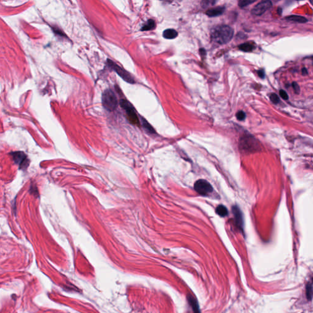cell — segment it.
Instances as JSON below:
<instances>
[{
  "instance_id": "1",
  "label": "cell",
  "mask_w": 313,
  "mask_h": 313,
  "mask_svg": "<svg viewBox=\"0 0 313 313\" xmlns=\"http://www.w3.org/2000/svg\"><path fill=\"white\" fill-rule=\"evenodd\" d=\"M234 36V30L229 26L221 25L214 27L210 32L212 40L215 43L223 45L229 42Z\"/></svg>"
},
{
  "instance_id": "2",
  "label": "cell",
  "mask_w": 313,
  "mask_h": 313,
  "mask_svg": "<svg viewBox=\"0 0 313 313\" xmlns=\"http://www.w3.org/2000/svg\"><path fill=\"white\" fill-rule=\"evenodd\" d=\"M102 104L108 111H115L118 105V99L115 92L111 89H107L102 95Z\"/></svg>"
},
{
  "instance_id": "3",
  "label": "cell",
  "mask_w": 313,
  "mask_h": 313,
  "mask_svg": "<svg viewBox=\"0 0 313 313\" xmlns=\"http://www.w3.org/2000/svg\"><path fill=\"white\" fill-rule=\"evenodd\" d=\"M120 105L126 111L127 119H128L130 123L133 125L139 126L140 120L138 118V116L136 113L134 107L129 102L126 100L122 99L120 101Z\"/></svg>"
},
{
  "instance_id": "4",
  "label": "cell",
  "mask_w": 313,
  "mask_h": 313,
  "mask_svg": "<svg viewBox=\"0 0 313 313\" xmlns=\"http://www.w3.org/2000/svg\"><path fill=\"white\" fill-rule=\"evenodd\" d=\"M108 66L111 69L114 70L115 72L118 74V75L120 76L124 80H125L126 82L130 83V84H133L135 83V80L132 76L130 74L127 70L120 67L119 65L117 64L116 63H114L111 60L108 59Z\"/></svg>"
},
{
  "instance_id": "5",
  "label": "cell",
  "mask_w": 313,
  "mask_h": 313,
  "mask_svg": "<svg viewBox=\"0 0 313 313\" xmlns=\"http://www.w3.org/2000/svg\"><path fill=\"white\" fill-rule=\"evenodd\" d=\"M195 191L202 196H207L213 192V187L208 181L205 179L198 180L194 185Z\"/></svg>"
},
{
  "instance_id": "6",
  "label": "cell",
  "mask_w": 313,
  "mask_h": 313,
  "mask_svg": "<svg viewBox=\"0 0 313 313\" xmlns=\"http://www.w3.org/2000/svg\"><path fill=\"white\" fill-rule=\"evenodd\" d=\"M12 159L20 169H26L29 165V160L26 154L22 152H14L11 154Z\"/></svg>"
},
{
  "instance_id": "7",
  "label": "cell",
  "mask_w": 313,
  "mask_h": 313,
  "mask_svg": "<svg viewBox=\"0 0 313 313\" xmlns=\"http://www.w3.org/2000/svg\"><path fill=\"white\" fill-rule=\"evenodd\" d=\"M272 6V3L270 1H264L258 3L254 8L252 9L251 13L253 15L256 16H260L264 14L268 9H269Z\"/></svg>"
},
{
  "instance_id": "8",
  "label": "cell",
  "mask_w": 313,
  "mask_h": 313,
  "mask_svg": "<svg viewBox=\"0 0 313 313\" xmlns=\"http://www.w3.org/2000/svg\"><path fill=\"white\" fill-rule=\"evenodd\" d=\"M232 213L235 218V223L236 225L240 228H243V216L242 212H241L239 207L235 205L232 207Z\"/></svg>"
},
{
  "instance_id": "9",
  "label": "cell",
  "mask_w": 313,
  "mask_h": 313,
  "mask_svg": "<svg viewBox=\"0 0 313 313\" xmlns=\"http://www.w3.org/2000/svg\"><path fill=\"white\" fill-rule=\"evenodd\" d=\"M242 149L243 151L250 152L251 151H254L257 149L256 145L255 144L254 140L249 138H244L241 141Z\"/></svg>"
},
{
  "instance_id": "10",
  "label": "cell",
  "mask_w": 313,
  "mask_h": 313,
  "mask_svg": "<svg viewBox=\"0 0 313 313\" xmlns=\"http://www.w3.org/2000/svg\"><path fill=\"white\" fill-rule=\"evenodd\" d=\"M225 10V7H216L206 11V14L210 17H215L221 15Z\"/></svg>"
},
{
  "instance_id": "11",
  "label": "cell",
  "mask_w": 313,
  "mask_h": 313,
  "mask_svg": "<svg viewBox=\"0 0 313 313\" xmlns=\"http://www.w3.org/2000/svg\"><path fill=\"white\" fill-rule=\"evenodd\" d=\"M178 32L174 29H167L163 32V36L167 39H173L177 37Z\"/></svg>"
},
{
  "instance_id": "12",
  "label": "cell",
  "mask_w": 313,
  "mask_h": 313,
  "mask_svg": "<svg viewBox=\"0 0 313 313\" xmlns=\"http://www.w3.org/2000/svg\"><path fill=\"white\" fill-rule=\"evenodd\" d=\"M255 48L254 43H251L249 42H245V43L241 44L239 46V49L241 51L245 52H249L253 51Z\"/></svg>"
},
{
  "instance_id": "13",
  "label": "cell",
  "mask_w": 313,
  "mask_h": 313,
  "mask_svg": "<svg viewBox=\"0 0 313 313\" xmlns=\"http://www.w3.org/2000/svg\"><path fill=\"white\" fill-rule=\"evenodd\" d=\"M286 19L287 20H289V21L297 22V23H303L308 22V20L306 18L303 17L302 16H300V15H290L289 17H286Z\"/></svg>"
},
{
  "instance_id": "14",
  "label": "cell",
  "mask_w": 313,
  "mask_h": 313,
  "mask_svg": "<svg viewBox=\"0 0 313 313\" xmlns=\"http://www.w3.org/2000/svg\"><path fill=\"white\" fill-rule=\"evenodd\" d=\"M155 28V22L154 20H149L148 22H146L141 28V31H150L152 30Z\"/></svg>"
},
{
  "instance_id": "15",
  "label": "cell",
  "mask_w": 313,
  "mask_h": 313,
  "mask_svg": "<svg viewBox=\"0 0 313 313\" xmlns=\"http://www.w3.org/2000/svg\"><path fill=\"white\" fill-rule=\"evenodd\" d=\"M216 212L218 215L221 217H225L228 214V210L225 205H220L216 207Z\"/></svg>"
},
{
  "instance_id": "16",
  "label": "cell",
  "mask_w": 313,
  "mask_h": 313,
  "mask_svg": "<svg viewBox=\"0 0 313 313\" xmlns=\"http://www.w3.org/2000/svg\"><path fill=\"white\" fill-rule=\"evenodd\" d=\"M141 122H142V125H143V127L145 129L146 131H148L150 133H155V130L153 129V127H152L151 126L148 122V121H146L145 119H143V118H141Z\"/></svg>"
},
{
  "instance_id": "17",
  "label": "cell",
  "mask_w": 313,
  "mask_h": 313,
  "mask_svg": "<svg viewBox=\"0 0 313 313\" xmlns=\"http://www.w3.org/2000/svg\"><path fill=\"white\" fill-rule=\"evenodd\" d=\"M306 295L308 299L311 300L312 298V283H308L306 287Z\"/></svg>"
},
{
  "instance_id": "18",
  "label": "cell",
  "mask_w": 313,
  "mask_h": 313,
  "mask_svg": "<svg viewBox=\"0 0 313 313\" xmlns=\"http://www.w3.org/2000/svg\"><path fill=\"white\" fill-rule=\"evenodd\" d=\"M270 100L275 104H278L280 102V98L278 96L277 94L273 93L270 95Z\"/></svg>"
},
{
  "instance_id": "19",
  "label": "cell",
  "mask_w": 313,
  "mask_h": 313,
  "mask_svg": "<svg viewBox=\"0 0 313 313\" xmlns=\"http://www.w3.org/2000/svg\"><path fill=\"white\" fill-rule=\"evenodd\" d=\"M236 118L238 120H244L246 118V114L243 111H239L236 114Z\"/></svg>"
},
{
  "instance_id": "20",
  "label": "cell",
  "mask_w": 313,
  "mask_h": 313,
  "mask_svg": "<svg viewBox=\"0 0 313 313\" xmlns=\"http://www.w3.org/2000/svg\"><path fill=\"white\" fill-rule=\"evenodd\" d=\"M254 1H247V0H245V1H240L238 2V6L240 8H244V7H246L249 4H252L253 3Z\"/></svg>"
},
{
  "instance_id": "21",
  "label": "cell",
  "mask_w": 313,
  "mask_h": 313,
  "mask_svg": "<svg viewBox=\"0 0 313 313\" xmlns=\"http://www.w3.org/2000/svg\"><path fill=\"white\" fill-rule=\"evenodd\" d=\"M292 86L293 87V91L295 92V94H299L300 93V88L299 85L296 82H293Z\"/></svg>"
},
{
  "instance_id": "22",
  "label": "cell",
  "mask_w": 313,
  "mask_h": 313,
  "mask_svg": "<svg viewBox=\"0 0 313 313\" xmlns=\"http://www.w3.org/2000/svg\"><path fill=\"white\" fill-rule=\"evenodd\" d=\"M280 96H281V98H282L284 100H288L289 98V96H288V94L284 90H280Z\"/></svg>"
},
{
  "instance_id": "23",
  "label": "cell",
  "mask_w": 313,
  "mask_h": 313,
  "mask_svg": "<svg viewBox=\"0 0 313 313\" xmlns=\"http://www.w3.org/2000/svg\"><path fill=\"white\" fill-rule=\"evenodd\" d=\"M258 75H259V77H260L261 78H264L265 77L264 71L263 70H259L258 71Z\"/></svg>"
},
{
  "instance_id": "24",
  "label": "cell",
  "mask_w": 313,
  "mask_h": 313,
  "mask_svg": "<svg viewBox=\"0 0 313 313\" xmlns=\"http://www.w3.org/2000/svg\"><path fill=\"white\" fill-rule=\"evenodd\" d=\"M302 74L303 75H306L308 74V70H306V68H303L302 70Z\"/></svg>"
},
{
  "instance_id": "25",
  "label": "cell",
  "mask_w": 313,
  "mask_h": 313,
  "mask_svg": "<svg viewBox=\"0 0 313 313\" xmlns=\"http://www.w3.org/2000/svg\"><path fill=\"white\" fill-rule=\"evenodd\" d=\"M200 53H201V55L203 56V55H205L206 52H205V50L204 48H201L200 49Z\"/></svg>"
}]
</instances>
